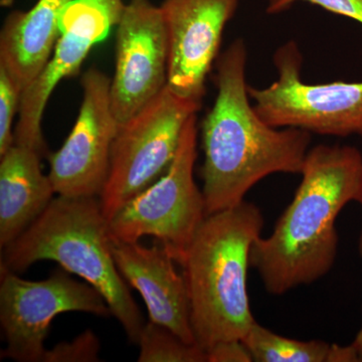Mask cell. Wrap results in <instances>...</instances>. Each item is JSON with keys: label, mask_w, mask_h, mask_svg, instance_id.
Segmentation results:
<instances>
[{"label": "cell", "mask_w": 362, "mask_h": 362, "mask_svg": "<svg viewBox=\"0 0 362 362\" xmlns=\"http://www.w3.org/2000/svg\"><path fill=\"white\" fill-rule=\"evenodd\" d=\"M202 106V102L183 99L166 87L139 113L121 124L112 147L108 180L99 197L108 221L166 173L185 124Z\"/></svg>", "instance_id": "cell-6"}, {"label": "cell", "mask_w": 362, "mask_h": 362, "mask_svg": "<svg viewBox=\"0 0 362 362\" xmlns=\"http://www.w3.org/2000/svg\"><path fill=\"white\" fill-rule=\"evenodd\" d=\"M247 63L242 39L233 40L216 61L218 94L202 125L206 216L242 204L267 176L300 175L310 150L311 133L273 127L257 113L247 84Z\"/></svg>", "instance_id": "cell-1"}, {"label": "cell", "mask_w": 362, "mask_h": 362, "mask_svg": "<svg viewBox=\"0 0 362 362\" xmlns=\"http://www.w3.org/2000/svg\"><path fill=\"white\" fill-rule=\"evenodd\" d=\"M264 216L244 201L209 214L181 262L189 299L195 343L204 351L226 340H243L256 322L247 293L252 245L261 237Z\"/></svg>", "instance_id": "cell-3"}, {"label": "cell", "mask_w": 362, "mask_h": 362, "mask_svg": "<svg viewBox=\"0 0 362 362\" xmlns=\"http://www.w3.org/2000/svg\"><path fill=\"white\" fill-rule=\"evenodd\" d=\"M100 342L92 331H85L70 342H59L45 350L42 362L99 361Z\"/></svg>", "instance_id": "cell-19"}, {"label": "cell", "mask_w": 362, "mask_h": 362, "mask_svg": "<svg viewBox=\"0 0 362 362\" xmlns=\"http://www.w3.org/2000/svg\"><path fill=\"white\" fill-rule=\"evenodd\" d=\"M139 362H207L206 352L197 344L183 341L173 331L149 321L140 334Z\"/></svg>", "instance_id": "cell-17"}, {"label": "cell", "mask_w": 362, "mask_h": 362, "mask_svg": "<svg viewBox=\"0 0 362 362\" xmlns=\"http://www.w3.org/2000/svg\"><path fill=\"white\" fill-rule=\"evenodd\" d=\"M112 252L124 280L141 295L149 321L173 331L183 341L195 343L190 325L189 299L185 276L163 245L147 247L112 237Z\"/></svg>", "instance_id": "cell-13"}, {"label": "cell", "mask_w": 362, "mask_h": 362, "mask_svg": "<svg viewBox=\"0 0 362 362\" xmlns=\"http://www.w3.org/2000/svg\"><path fill=\"white\" fill-rule=\"evenodd\" d=\"M302 58L295 42L274 54L278 78L265 88L249 86L257 113L276 128H298L311 134L362 136V82L308 84L301 76Z\"/></svg>", "instance_id": "cell-7"}, {"label": "cell", "mask_w": 362, "mask_h": 362, "mask_svg": "<svg viewBox=\"0 0 362 362\" xmlns=\"http://www.w3.org/2000/svg\"><path fill=\"white\" fill-rule=\"evenodd\" d=\"M257 362H359L352 345L340 346L322 340L291 339L276 334L258 322L243 338Z\"/></svg>", "instance_id": "cell-16"}, {"label": "cell", "mask_w": 362, "mask_h": 362, "mask_svg": "<svg viewBox=\"0 0 362 362\" xmlns=\"http://www.w3.org/2000/svg\"><path fill=\"white\" fill-rule=\"evenodd\" d=\"M116 28L110 97L112 110L121 125L168 87L169 44L160 8L150 0L126 2Z\"/></svg>", "instance_id": "cell-11"}, {"label": "cell", "mask_w": 362, "mask_h": 362, "mask_svg": "<svg viewBox=\"0 0 362 362\" xmlns=\"http://www.w3.org/2000/svg\"><path fill=\"white\" fill-rule=\"evenodd\" d=\"M351 345L354 350H356L359 362H362V325Z\"/></svg>", "instance_id": "cell-22"}, {"label": "cell", "mask_w": 362, "mask_h": 362, "mask_svg": "<svg viewBox=\"0 0 362 362\" xmlns=\"http://www.w3.org/2000/svg\"><path fill=\"white\" fill-rule=\"evenodd\" d=\"M207 362H251L252 357L242 340H226L206 351Z\"/></svg>", "instance_id": "cell-21"}, {"label": "cell", "mask_w": 362, "mask_h": 362, "mask_svg": "<svg viewBox=\"0 0 362 362\" xmlns=\"http://www.w3.org/2000/svg\"><path fill=\"white\" fill-rule=\"evenodd\" d=\"M300 175L291 204L250 254V266L271 295L312 284L332 269L338 250L335 223L340 211L358 199L362 153L350 145H316Z\"/></svg>", "instance_id": "cell-2"}, {"label": "cell", "mask_w": 362, "mask_h": 362, "mask_svg": "<svg viewBox=\"0 0 362 362\" xmlns=\"http://www.w3.org/2000/svg\"><path fill=\"white\" fill-rule=\"evenodd\" d=\"M124 8V0H71L66 4L59 18L61 37L51 59L21 92L14 144L47 156L42 122L49 97L62 80L80 71L92 47L118 25Z\"/></svg>", "instance_id": "cell-9"}, {"label": "cell", "mask_w": 362, "mask_h": 362, "mask_svg": "<svg viewBox=\"0 0 362 362\" xmlns=\"http://www.w3.org/2000/svg\"><path fill=\"white\" fill-rule=\"evenodd\" d=\"M21 92L20 86L0 66V156L14 144V117L18 114Z\"/></svg>", "instance_id": "cell-18"}, {"label": "cell", "mask_w": 362, "mask_h": 362, "mask_svg": "<svg viewBox=\"0 0 362 362\" xmlns=\"http://www.w3.org/2000/svg\"><path fill=\"white\" fill-rule=\"evenodd\" d=\"M1 272L0 324L6 341L1 358L42 362L45 340L52 321L66 312L112 316L105 298L88 283L57 270L45 280H23L13 272Z\"/></svg>", "instance_id": "cell-8"}, {"label": "cell", "mask_w": 362, "mask_h": 362, "mask_svg": "<svg viewBox=\"0 0 362 362\" xmlns=\"http://www.w3.org/2000/svg\"><path fill=\"white\" fill-rule=\"evenodd\" d=\"M197 133L194 114L185 124L175 159L166 173L108 221L114 239L137 243L145 235L156 238L180 265L206 216L204 194L194 176Z\"/></svg>", "instance_id": "cell-5"}, {"label": "cell", "mask_w": 362, "mask_h": 362, "mask_svg": "<svg viewBox=\"0 0 362 362\" xmlns=\"http://www.w3.org/2000/svg\"><path fill=\"white\" fill-rule=\"evenodd\" d=\"M1 250V271L21 274L37 262L52 261L84 279L105 298L128 339L138 344L145 322L117 268L99 197H54L25 232Z\"/></svg>", "instance_id": "cell-4"}, {"label": "cell", "mask_w": 362, "mask_h": 362, "mask_svg": "<svg viewBox=\"0 0 362 362\" xmlns=\"http://www.w3.org/2000/svg\"><path fill=\"white\" fill-rule=\"evenodd\" d=\"M298 2H307L362 25V0H268L266 13L278 14L287 11Z\"/></svg>", "instance_id": "cell-20"}, {"label": "cell", "mask_w": 362, "mask_h": 362, "mask_svg": "<svg viewBox=\"0 0 362 362\" xmlns=\"http://www.w3.org/2000/svg\"><path fill=\"white\" fill-rule=\"evenodd\" d=\"M83 100L63 146L49 154V180L62 197H100L108 180L119 124L111 106V78L90 68L81 81Z\"/></svg>", "instance_id": "cell-10"}, {"label": "cell", "mask_w": 362, "mask_h": 362, "mask_svg": "<svg viewBox=\"0 0 362 362\" xmlns=\"http://www.w3.org/2000/svg\"><path fill=\"white\" fill-rule=\"evenodd\" d=\"M37 150L13 144L0 156V247L25 232L54 199L49 175Z\"/></svg>", "instance_id": "cell-15"}, {"label": "cell", "mask_w": 362, "mask_h": 362, "mask_svg": "<svg viewBox=\"0 0 362 362\" xmlns=\"http://www.w3.org/2000/svg\"><path fill=\"white\" fill-rule=\"evenodd\" d=\"M71 0H37L28 11H13L0 32V66L23 90L51 59L61 37L59 18Z\"/></svg>", "instance_id": "cell-14"}, {"label": "cell", "mask_w": 362, "mask_h": 362, "mask_svg": "<svg viewBox=\"0 0 362 362\" xmlns=\"http://www.w3.org/2000/svg\"><path fill=\"white\" fill-rule=\"evenodd\" d=\"M240 0H163L169 44L168 87L178 97L202 102L206 78L220 57L226 25Z\"/></svg>", "instance_id": "cell-12"}, {"label": "cell", "mask_w": 362, "mask_h": 362, "mask_svg": "<svg viewBox=\"0 0 362 362\" xmlns=\"http://www.w3.org/2000/svg\"><path fill=\"white\" fill-rule=\"evenodd\" d=\"M357 202H359V204H361V206H362V180H361V192H359V197H358V199H357ZM358 251H359V256H361V259H362V230H361V235H359Z\"/></svg>", "instance_id": "cell-23"}]
</instances>
